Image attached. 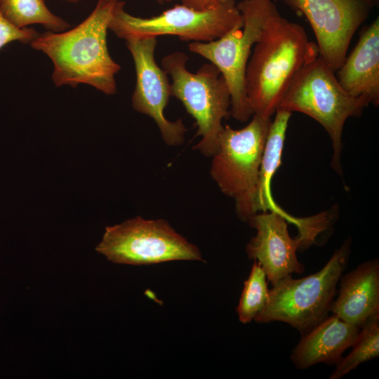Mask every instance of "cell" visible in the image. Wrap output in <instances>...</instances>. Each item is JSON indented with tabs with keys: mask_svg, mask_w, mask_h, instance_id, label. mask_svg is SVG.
Returning <instances> with one entry per match:
<instances>
[{
	"mask_svg": "<svg viewBox=\"0 0 379 379\" xmlns=\"http://www.w3.org/2000/svg\"><path fill=\"white\" fill-rule=\"evenodd\" d=\"M68 2H72V3H77L79 2L80 0H65Z\"/></svg>",
	"mask_w": 379,
	"mask_h": 379,
	"instance_id": "23",
	"label": "cell"
},
{
	"mask_svg": "<svg viewBox=\"0 0 379 379\" xmlns=\"http://www.w3.org/2000/svg\"><path fill=\"white\" fill-rule=\"evenodd\" d=\"M117 1L98 0L92 13L74 28L46 31L29 44L52 61L55 86L88 84L106 95L117 93L121 67L111 57L107 34Z\"/></svg>",
	"mask_w": 379,
	"mask_h": 379,
	"instance_id": "1",
	"label": "cell"
},
{
	"mask_svg": "<svg viewBox=\"0 0 379 379\" xmlns=\"http://www.w3.org/2000/svg\"><path fill=\"white\" fill-rule=\"evenodd\" d=\"M271 121V118L253 114L243 128L224 126L212 157V179L225 195L234 200L237 215L246 222L258 213L259 171Z\"/></svg>",
	"mask_w": 379,
	"mask_h": 379,
	"instance_id": "4",
	"label": "cell"
},
{
	"mask_svg": "<svg viewBox=\"0 0 379 379\" xmlns=\"http://www.w3.org/2000/svg\"><path fill=\"white\" fill-rule=\"evenodd\" d=\"M188 60L185 53L175 51L165 55L161 65L171 78V95L182 102L195 120V136L201 139L193 149L212 157L218 148L222 121L230 114V93L213 64H204L192 73L187 68Z\"/></svg>",
	"mask_w": 379,
	"mask_h": 379,
	"instance_id": "6",
	"label": "cell"
},
{
	"mask_svg": "<svg viewBox=\"0 0 379 379\" xmlns=\"http://www.w3.org/2000/svg\"><path fill=\"white\" fill-rule=\"evenodd\" d=\"M351 240H345L319 272L300 279L287 276L272 284L267 302L257 323L281 321L302 335L325 319L347 267Z\"/></svg>",
	"mask_w": 379,
	"mask_h": 379,
	"instance_id": "5",
	"label": "cell"
},
{
	"mask_svg": "<svg viewBox=\"0 0 379 379\" xmlns=\"http://www.w3.org/2000/svg\"><path fill=\"white\" fill-rule=\"evenodd\" d=\"M125 41L133 58L136 74L131 98L133 108L153 119L167 145H182L187 133L183 121L180 119L170 121L164 113L171 95V86L168 74L155 60L157 38H132Z\"/></svg>",
	"mask_w": 379,
	"mask_h": 379,
	"instance_id": "12",
	"label": "cell"
},
{
	"mask_svg": "<svg viewBox=\"0 0 379 379\" xmlns=\"http://www.w3.org/2000/svg\"><path fill=\"white\" fill-rule=\"evenodd\" d=\"M256 233L248 242L246 253L257 261L273 284L293 273L302 274L304 265L296 253L303 242L312 241L321 228L319 218L295 219L276 211L259 212L247 222Z\"/></svg>",
	"mask_w": 379,
	"mask_h": 379,
	"instance_id": "10",
	"label": "cell"
},
{
	"mask_svg": "<svg viewBox=\"0 0 379 379\" xmlns=\"http://www.w3.org/2000/svg\"><path fill=\"white\" fill-rule=\"evenodd\" d=\"M95 250L117 264L148 265L179 260L204 261L199 248L167 220L140 216L106 227Z\"/></svg>",
	"mask_w": 379,
	"mask_h": 379,
	"instance_id": "9",
	"label": "cell"
},
{
	"mask_svg": "<svg viewBox=\"0 0 379 379\" xmlns=\"http://www.w3.org/2000/svg\"><path fill=\"white\" fill-rule=\"evenodd\" d=\"M124 1H117L109 29L125 40L172 35L185 41L208 42L244 24L234 0L208 11L175 5L150 18L132 15L124 10Z\"/></svg>",
	"mask_w": 379,
	"mask_h": 379,
	"instance_id": "8",
	"label": "cell"
},
{
	"mask_svg": "<svg viewBox=\"0 0 379 379\" xmlns=\"http://www.w3.org/2000/svg\"><path fill=\"white\" fill-rule=\"evenodd\" d=\"M0 11L20 28L40 24L48 31L60 32L70 27L68 22L53 14L44 0H0Z\"/></svg>",
	"mask_w": 379,
	"mask_h": 379,
	"instance_id": "17",
	"label": "cell"
},
{
	"mask_svg": "<svg viewBox=\"0 0 379 379\" xmlns=\"http://www.w3.org/2000/svg\"><path fill=\"white\" fill-rule=\"evenodd\" d=\"M268 294L266 274L260 263L253 260L236 309L239 321L246 324L254 321L265 308Z\"/></svg>",
	"mask_w": 379,
	"mask_h": 379,
	"instance_id": "19",
	"label": "cell"
},
{
	"mask_svg": "<svg viewBox=\"0 0 379 379\" xmlns=\"http://www.w3.org/2000/svg\"><path fill=\"white\" fill-rule=\"evenodd\" d=\"M182 5L198 11L213 9L229 0H180ZM276 1L277 0H273Z\"/></svg>",
	"mask_w": 379,
	"mask_h": 379,
	"instance_id": "21",
	"label": "cell"
},
{
	"mask_svg": "<svg viewBox=\"0 0 379 379\" xmlns=\"http://www.w3.org/2000/svg\"><path fill=\"white\" fill-rule=\"evenodd\" d=\"M343 88L351 96L379 104V18L364 27L358 41L335 72Z\"/></svg>",
	"mask_w": 379,
	"mask_h": 379,
	"instance_id": "13",
	"label": "cell"
},
{
	"mask_svg": "<svg viewBox=\"0 0 379 379\" xmlns=\"http://www.w3.org/2000/svg\"><path fill=\"white\" fill-rule=\"evenodd\" d=\"M109 1H119V0H109ZM156 1L160 4H164L166 3L171 2L172 0H156Z\"/></svg>",
	"mask_w": 379,
	"mask_h": 379,
	"instance_id": "22",
	"label": "cell"
},
{
	"mask_svg": "<svg viewBox=\"0 0 379 379\" xmlns=\"http://www.w3.org/2000/svg\"><path fill=\"white\" fill-rule=\"evenodd\" d=\"M302 13L317 40L319 56L335 72L355 32L366 20L375 0H283Z\"/></svg>",
	"mask_w": 379,
	"mask_h": 379,
	"instance_id": "11",
	"label": "cell"
},
{
	"mask_svg": "<svg viewBox=\"0 0 379 379\" xmlns=\"http://www.w3.org/2000/svg\"><path fill=\"white\" fill-rule=\"evenodd\" d=\"M360 328L335 314L327 316L302 335L292 351L291 360L299 369L319 363L335 365L354 343Z\"/></svg>",
	"mask_w": 379,
	"mask_h": 379,
	"instance_id": "15",
	"label": "cell"
},
{
	"mask_svg": "<svg viewBox=\"0 0 379 379\" xmlns=\"http://www.w3.org/2000/svg\"><path fill=\"white\" fill-rule=\"evenodd\" d=\"M237 6L243 18L242 26L213 41L190 42L188 47L218 69L230 93V114L245 122L253 114L246 91L247 64L266 20L278 11L273 0H243Z\"/></svg>",
	"mask_w": 379,
	"mask_h": 379,
	"instance_id": "7",
	"label": "cell"
},
{
	"mask_svg": "<svg viewBox=\"0 0 379 379\" xmlns=\"http://www.w3.org/2000/svg\"><path fill=\"white\" fill-rule=\"evenodd\" d=\"M338 295L330 312L359 328L379 314V262L373 259L359 265L340 278Z\"/></svg>",
	"mask_w": 379,
	"mask_h": 379,
	"instance_id": "14",
	"label": "cell"
},
{
	"mask_svg": "<svg viewBox=\"0 0 379 379\" xmlns=\"http://www.w3.org/2000/svg\"><path fill=\"white\" fill-rule=\"evenodd\" d=\"M348 355L335 364L330 379H339L361 364L379 355V314L370 317L360 328L358 336Z\"/></svg>",
	"mask_w": 379,
	"mask_h": 379,
	"instance_id": "18",
	"label": "cell"
},
{
	"mask_svg": "<svg viewBox=\"0 0 379 379\" xmlns=\"http://www.w3.org/2000/svg\"><path fill=\"white\" fill-rule=\"evenodd\" d=\"M39 34L32 27H18L6 18L0 11V49L15 41L30 44Z\"/></svg>",
	"mask_w": 379,
	"mask_h": 379,
	"instance_id": "20",
	"label": "cell"
},
{
	"mask_svg": "<svg viewBox=\"0 0 379 379\" xmlns=\"http://www.w3.org/2000/svg\"><path fill=\"white\" fill-rule=\"evenodd\" d=\"M319 56L316 43L304 27L281 17L270 16L247 64L246 91L253 112L270 119L300 69Z\"/></svg>",
	"mask_w": 379,
	"mask_h": 379,
	"instance_id": "2",
	"label": "cell"
},
{
	"mask_svg": "<svg viewBox=\"0 0 379 379\" xmlns=\"http://www.w3.org/2000/svg\"><path fill=\"white\" fill-rule=\"evenodd\" d=\"M368 105L364 99L352 97L343 88L335 72L319 55L298 73L277 109L303 113L323 126L332 142L331 166L341 173L345 123L350 117H359Z\"/></svg>",
	"mask_w": 379,
	"mask_h": 379,
	"instance_id": "3",
	"label": "cell"
},
{
	"mask_svg": "<svg viewBox=\"0 0 379 379\" xmlns=\"http://www.w3.org/2000/svg\"><path fill=\"white\" fill-rule=\"evenodd\" d=\"M271 121L259 171L257 204L259 212L267 211L286 213L277 206L270 193L273 175L281 163L286 130L292 113L281 109L275 112Z\"/></svg>",
	"mask_w": 379,
	"mask_h": 379,
	"instance_id": "16",
	"label": "cell"
},
{
	"mask_svg": "<svg viewBox=\"0 0 379 379\" xmlns=\"http://www.w3.org/2000/svg\"><path fill=\"white\" fill-rule=\"evenodd\" d=\"M375 1L378 4L379 0H375Z\"/></svg>",
	"mask_w": 379,
	"mask_h": 379,
	"instance_id": "24",
	"label": "cell"
}]
</instances>
